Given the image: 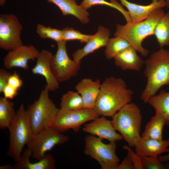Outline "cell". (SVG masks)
Wrapping results in <instances>:
<instances>
[{"label": "cell", "instance_id": "obj_34", "mask_svg": "<svg viewBox=\"0 0 169 169\" xmlns=\"http://www.w3.org/2000/svg\"><path fill=\"white\" fill-rule=\"evenodd\" d=\"M11 74L3 68L0 69V93H3L4 88L8 84Z\"/></svg>", "mask_w": 169, "mask_h": 169}, {"label": "cell", "instance_id": "obj_22", "mask_svg": "<svg viewBox=\"0 0 169 169\" xmlns=\"http://www.w3.org/2000/svg\"><path fill=\"white\" fill-rule=\"evenodd\" d=\"M146 103L154 109L156 114L162 116L165 120L166 125H169V91L161 90L157 94L150 97Z\"/></svg>", "mask_w": 169, "mask_h": 169}, {"label": "cell", "instance_id": "obj_7", "mask_svg": "<svg viewBox=\"0 0 169 169\" xmlns=\"http://www.w3.org/2000/svg\"><path fill=\"white\" fill-rule=\"evenodd\" d=\"M102 139L90 135L84 140L85 155L95 160L102 169H117L120 160L116 153L115 142L105 144Z\"/></svg>", "mask_w": 169, "mask_h": 169}, {"label": "cell", "instance_id": "obj_11", "mask_svg": "<svg viewBox=\"0 0 169 169\" xmlns=\"http://www.w3.org/2000/svg\"><path fill=\"white\" fill-rule=\"evenodd\" d=\"M23 26L13 14L0 15V48L10 51L23 45L21 35Z\"/></svg>", "mask_w": 169, "mask_h": 169}, {"label": "cell", "instance_id": "obj_15", "mask_svg": "<svg viewBox=\"0 0 169 169\" xmlns=\"http://www.w3.org/2000/svg\"><path fill=\"white\" fill-rule=\"evenodd\" d=\"M110 32L108 29L99 26L96 33L82 48L77 50L72 54L73 59L80 63L85 56L101 47H106L110 39Z\"/></svg>", "mask_w": 169, "mask_h": 169}, {"label": "cell", "instance_id": "obj_10", "mask_svg": "<svg viewBox=\"0 0 169 169\" xmlns=\"http://www.w3.org/2000/svg\"><path fill=\"white\" fill-rule=\"evenodd\" d=\"M57 49L51 62L52 71L59 83L67 81L76 76L80 67V63L71 59L68 56L66 41L57 43Z\"/></svg>", "mask_w": 169, "mask_h": 169}, {"label": "cell", "instance_id": "obj_2", "mask_svg": "<svg viewBox=\"0 0 169 169\" xmlns=\"http://www.w3.org/2000/svg\"><path fill=\"white\" fill-rule=\"evenodd\" d=\"M144 64L147 82L141 98L146 103L162 86L169 85V50L160 48L144 61Z\"/></svg>", "mask_w": 169, "mask_h": 169}, {"label": "cell", "instance_id": "obj_24", "mask_svg": "<svg viewBox=\"0 0 169 169\" xmlns=\"http://www.w3.org/2000/svg\"><path fill=\"white\" fill-rule=\"evenodd\" d=\"M14 103L4 97H0V128H8L16 115Z\"/></svg>", "mask_w": 169, "mask_h": 169}, {"label": "cell", "instance_id": "obj_3", "mask_svg": "<svg viewBox=\"0 0 169 169\" xmlns=\"http://www.w3.org/2000/svg\"><path fill=\"white\" fill-rule=\"evenodd\" d=\"M165 13L162 8H159L142 21L138 22L131 21L124 25L117 24L114 37L124 38L142 55L146 57L149 51L143 47L142 42L147 37L154 35L156 25Z\"/></svg>", "mask_w": 169, "mask_h": 169}, {"label": "cell", "instance_id": "obj_32", "mask_svg": "<svg viewBox=\"0 0 169 169\" xmlns=\"http://www.w3.org/2000/svg\"><path fill=\"white\" fill-rule=\"evenodd\" d=\"M123 148L128 151L134 169H143L141 157L135 152L131 147L129 146L124 145Z\"/></svg>", "mask_w": 169, "mask_h": 169}, {"label": "cell", "instance_id": "obj_36", "mask_svg": "<svg viewBox=\"0 0 169 169\" xmlns=\"http://www.w3.org/2000/svg\"><path fill=\"white\" fill-rule=\"evenodd\" d=\"M117 169H134L132 163L128 153L122 162L119 164Z\"/></svg>", "mask_w": 169, "mask_h": 169}, {"label": "cell", "instance_id": "obj_16", "mask_svg": "<svg viewBox=\"0 0 169 169\" xmlns=\"http://www.w3.org/2000/svg\"><path fill=\"white\" fill-rule=\"evenodd\" d=\"M127 9L131 20L134 22L142 21L147 18L155 10L166 6V0H151L147 5L131 3L127 0H119Z\"/></svg>", "mask_w": 169, "mask_h": 169}, {"label": "cell", "instance_id": "obj_28", "mask_svg": "<svg viewBox=\"0 0 169 169\" xmlns=\"http://www.w3.org/2000/svg\"><path fill=\"white\" fill-rule=\"evenodd\" d=\"M109 2L105 0H83L80 6L85 10L94 5H104L113 8L119 11L123 15L127 22L131 21V19L127 11L125 10L122 6L116 0H110Z\"/></svg>", "mask_w": 169, "mask_h": 169}, {"label": "cell", "instance_id": "obj_27", "mask_svg": "<svg viewBox=\"0 0 169 169\" xmlns=\"http://www.w3.org/2000/svg\"><path fill=\"white\" fill-rule=\"evenodd\" d=\"M130 46L128 42L122 37L110 38L105 51V57L108 60L114 59L118 54Z\"/></svg>", "mask_w": 169, "mask_h": 169}, {"label": "cell", "instance_id": "obj_38", "mask_svg": "<svg viewBox=\"0 0 169 169\" xmlns=\"http://www.w3.org/2000/svg\"><path fill=\"white\" fill-rule=\"evenodd\" d=\"M0 169H14V166H12L7 165H4L1 166L0 167Z\"/></svg>", "mask_w": 169, "mask_h": 169}, {"label": "cell", "instance_id": "obj_4", "mask_svg": "<svg viewBox=\"0 0 169 169\" xmlns=\"http://www.w3.org/2000/svg\"><path fill=\"white\" fill-rule=\"evenodd\" d=\"M113 124L129 146L134 147L141 137L142 116L135 103L130 102L122 107L112 117Z\"/></svg>", "mask_w": 169, "mask_h": 169}, {"label": "cell", "instance_id": "obj_17", "mask_svg": "<svg viewBox=\"0 0 169 169\" xmlns=\"http://www.w3.org/2000/svg\"><path fill=\"white\" fill-rule=\"evenodd\" d=\"M134 147L136 152L141 157L158 158L162 153L169 152V140L144 139L141 137Z\"/></svg>", "mask_w": 169, "mask_h": 169}, {"label": "cell", "instance_id": "obj_31", "mask_svg": "<svg viewBox=\"0 0 169 169\" xmlns=\"http://www.w3.org/2000/svg\"><path fill=\"white\" fill-rule=\"evenodd\" d=\"M141 160L143 169H162L164 168L158 158L142 156Z\"/></svg>", "mask_w": 169, "mask_h": 169}, {"label": "cell", "instance_id": "obj_14", "mask_svg": "<svg viewBox=\"0 0 169 169\" xmlns=\"http://www.w3.org/2000/svg\"><path fill=\"white\" fill-rule=\"evenodd\" d=\"M53 55L49 51L43 49L36 59V63L31 69L32 73L44 77L49 91H55L59 87V83L52 71L51 64Z\"/></svg>", "mask_w": 169, "mask_h": 169}, {"label": "cell", "instance_id": "obj_21", "mask_svg": "<svg viewBox=\"0 0 169 169\" xmlns=\"http://www.w3.org/2000/svg\"><path fill=\"white\" fill-rule=\"evenodd\" d=\"M49 3L56 5L64 16L72 15L77 18L83 24L89 21V14L80 5L77 4L75 0H47Z\"/></svg>", "mask_w": 169, "mask_h": 169}, {"label": "cell", "instance_id": "obj_18", "mask_svg": "<svg viewBox=\"0 0 169 169\" xmlns=\"http://www.w3.org/2000/svg\"><path fill=\"white\" fill-rule=\"evenodd\" d=\"M101 84L99 79L90 78L83 79L76 84L75 88L82 98L84 108L94 109Z\"/></svg>", "mask_w": 169, "mask_h": 169}, {"label": "cell", "instance_id": "obj_26", "mask_svg": "<svg viewBox=\"0 0 169 169\" xmlns=\"http://www.w3.org/2000/svg\"><path fill=\"white\" fill-rule=\"evenodd\" d=\"M84 108V103L81 95L77 92L69 91L62 96L60 109L76 110Z\"/></svg>", "mask_w": 169, "mask_h": 169}, {"label": "cell", "instance_id": "obj_40", "mask_svg": "<svg viewBox=\"0 0 169 169\" xmlns=\"http://www.w3.org/2000/svg\"><path fill=\"white\" fill-rule=\"evenodd\" d=\"M166 7L169 8V0H166Z\"/></svg>", "mask_w": 169, "mask_h": 169}, {"label": "cell", "instance_id": "obj_12", "mask_svg": "<svg viewBox=\"0 0 169 169\" xmlns=\"http://www.w3.org/2000/svg\"><path fill=\"white\" fill-rule=\"evenodd\" d=\"M40 52L33 45H22L9 51L3 59L4 67L10 69L14 67L28 70L29 60H35Z\"/></svg>", "mask_w": 169, "mask_h": 169}, {"label": "cell", "instance_id": "obj_35", "mask_svg": "<svg viewBox=\"0 0 169 169\" xmlns=\"http://www.w3.org/2000/svg\"><path fill=\"white\" fill-rule=\"evenodd\" d=\"M18 90L8 84L4 89L3 93L4 97L7 99H12L18 94Z\"/></svg>", "mask_w": 169, "mask_h": 169}, {"label": "cell", "instance_id": "obj_37", "mask_svg": "<svg viewBox=\"0 0 169 169\" xmlns=\"http://www.w3.org/2000/svg\"><path fill=\"white\" fill-rule=\"evenodd\" d=\"M159 160L161 162H165L169 161V152L165 155L159 156L158 157Z\"/></svg>", "mask_w": 169, "mask_h": 169}, {"label": "cell", "instance_id": "obj_39", "mask_svg": "<svg viewBox=\"0 0 169 169\" xmlns=\"http://www.w3.org/2000/svg\"><path fill=\"white\" fill-rule=\"evenodd\" d=\"M6 0H0V6L1 7L3 6L6 2Z\"/></svg>", "mask_w": 169, "mask_h": 169}, {"label": "cell", "instance_id": "obj_5", "mask_svg": "<svg viewBox=\"0 0 169 169\" xmlns=\"http://www.w3.org/2000/svg\"><path fill=\"white\" fill-rule=\"evenodd\" d=\"M16 117L8 128L10 134L8 156L16 162L20 159L23 149L33 134L29 118L23 104L17 111Z\"/></svg>", "mask_w": 169, "mask_h": 169}, {"label": "cell", "instance_id": "obj_30", "mask_svg": "<svg viewBox=\"0 0 169 169\" xmlns=\"http://www.w3.org/2000/svg\"><path fill=\"white\" fill-rule=\"evenodd\" d=\"M63 40L65 41L78 40L81 43H86L91 38L92 35L81 33L78 31L69 27H65L62 30Z\"/></svg>", "mask_w": 169, "mask_h": 169}, {"label": "cell", "instance_id": "obj_6", "mask_svg": "<svg viewBox=\"0 0 169 169\" xmlns=\"http://www.w3.org/2000/svg\"><path fill=\"white\" fill-rule=\"evenodd\" d=\"M49 91L46 85L38 99L26 110L33 135L49 127L59 110L49 98Z\"/></svg>", "mask_w": 169, "mask_h": 169}, {"label": "cell", "instance_id": "obj_8", "mask_svg": "<svg viewBox=\"0 0 169 169\" xmlns=\"http://www.w3.org/2000/svg\"><path fill=\"white\" fill-rule=\"evenodd\" d=\"M69 137L51 127H47L33 135L27 144L28 149L31 152L32 158L39 160L45 153L56 145L67 142Z\"/></svg>", "mask_w": 169, "mask_h": 169}, {"label": "cell", "instance_id": "obj_29", "mask_svg": "<svg viewBox=\"0 0 169 169\" xmlns=\"http://www.w3.org/2000/svg\"><path fill=\"white\" fill-rule=\"evenodd\" d=\"M36 32L39 37L43 39H50L57 43L63 40L62 30L38 24L36 27Z\"/></svg>", "mask_w": 169, "mask_h": 169}, {"label": "cell", "instance_id": "obj_23", "mask_svg": "<svg viewBox=\"0 0 169 169\" xmlns=\"http://www.w3.org/2000/svg\"><path fill=\"white\" fill-rule=\"evenodd\" d=\"M166 125L165 119L161 116L156 114L145 126L141 137L144 139H163V130Z\"/></svg>", "mask_w": 169, "mask_h": 169}, {"label": "cell", "instance_id": "obj_13", "mask_svg": "<svg viewBox=\"0 0 169 169\" xmlns=\"http://www.w3.org/2000/svg\"><path fill=\"white\" fill-rule=\"evenodd\" d=\"M82 130L86 133L102 139H106L110 142H116L123 139L121 135L116 132L112 121L103 116L85 125Z\"/></svg>", "mask_w": 169, "mask_h": 169}, {"label": "cell", "instance_id": "obj_1", "mask_svg": "<svg viewBox=\"0 0 169 169\" xmlns=\"http://www.w3.org/2000/svg\"><path fill=\"white\" fill-rule=\"evenodd\" d=\"M133 93L122 79L108 77L101 84L94 109L100 115L112 117L131 102Z\"/></svg>", "mask_w": 169, "mask_h": 169}, {"label": "cell", "instance_id": "obj_19", "mask_svg": "<svg viewBox=\"0 0 169 169\" xmlns=\"http://www.w3.org/2000/svg\"><path fill=\"white\" fill-rule=\"evenodd\" d=\"M137 52L131 46L125 49L114 58L115 64L123 70H140L144 64V61Z\"/></svg>", "mask_w": 169, "mask_h": 169}, {"label": "cell", "instance_id": "obj_9", "mask_svg": "<svg viewBox=\"0 0 169 169\" xmlns=\"http://www.w3.org/2000/svg\"><path fill=\"white\" fill-rule=\"evenodd\" d=\"M100 116L94 109L84 108L78 110H67L59 109L49 127L60 132L69 129L77 132L82 125Z\"/></svg>", "mask_w": 169, "mask_h": 169}, {"label": "cell", "instance_id": "obj_33", "mask_svg": "<svg viewBox=\"0 0 169 169\" xmlns=\"http://www.w3.org/2000/svg\"><path fill=\"white\" fill-rule=\"evenodd\" d=\"M23 84V81L17 72L11 74L9 79L8 84L18 90Z\"/></svg>", "mask_w": 169, "mask_h": 169}, {"label": "cell", "instance_id": "obj_20", "mask_svg": "<svg viewBox=\"0 0 169 169\" xmlns=\"http://www.w3.org/2000/svg\"><path fill=\"white\" fill-rule=\"evenodd\" d=\"M31 152L25 149L22 154L20 159L14 165L15 169H54L55 168V159L51 154L45 155L37 162L31 163L30 157Z\"/></svg>", "mask_w": 169, "mask_h": 169}, {"label": "cell", "instance_id": "obj_25", "mask_svg": "<svg viewBox=\"0 0 169 169\" xmlns=\"http://www.w3.org/2000/svg\"><path fill=\"white\" fill-rule=\"evenodd\" d=\"M155 35L160 48L169 45V12L165 13L155 28Z\"/></svg>", "mask_w": 169, "mask_h": 169}]
</instances>
